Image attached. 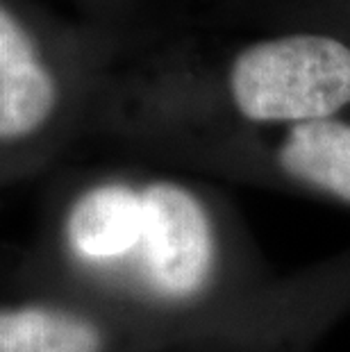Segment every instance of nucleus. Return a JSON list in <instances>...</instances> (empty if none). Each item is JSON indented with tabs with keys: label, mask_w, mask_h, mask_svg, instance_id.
<instances>
[{
	"label": "nucleus",
	"mask_w": 350,
	"mask_h": 352,
	"mask_svg": "<svg viewBox=\"0 0 350 352\" xmlns=\"http://www.w3.org/2000/svg\"><path fill=\"white\" fill-rule=\"evenodd\" d=\"M141 209L128 248L66 294L89 305L175 311L196 305L216 268V230L205 200L173 177L139 179Z\"/></svg>",
	"instance_id": "obj_1"
},
{
	"label": "nucleus",
	"mask_w": 350,
	"mask_h": 352,
	"mask_svg": "<svg viewBox=\"0 0 350 352\" xmlns=\"http://www.w3.org/2000/svg\"><path fill=\"white\" fill-rule=\"evenodd\" d=\"M266 130V155L282 175L350 205V116Z\"/></svg>",
	"instance_id": "obj_5"
},
{
	"label": "nucleus",
	"mask_w": 350,
	"mask_h": 352,
	"mask_svg": "<svg viewBox=\"0 0 350 352\" xmlns=\"http://www.w3.org/2000/svg\"><path fill=\"white\" fill-rule=\"evenodd\" d=\"M121 339L114 314L78 298H0V352H121Z\"/></svg>",
	"instance_id": "obj_4"
},
{
	"label": "nucleus",
	"mask_w": 350,
	"mask_h": 352,
	"mask_svg": "<svg viewBox=\"0 0 350 352\" xmlns=\"http://www.w3.org/2000/svg\"><path fill=\"white\" fill-rule=\"evenodd\" d=\"M221 118L243 127H285L350 111V43L307 28L241 41L207 78Z\"/></svg>",
	"instance_id": "obj_2"
},
{
	"label": "nucleus",
	"mask_w": 350,
	"mask_h": 352,
	"mask_svg": "<svg viewBox=\"0 0 350 352\" xmlns=\"http://www.w3.org/2000/svg\"><path fill=\"white\" fill-rule=\"evenodd\" d=\"M230 7L273 30H323L350 43V0H230Z\"/></svg>",
	"instance_id": "obj_6"
},
{
	"label": "nucleus",
	"mask_w": 350,
	"mask_h": 352,
	"mask_svg": "<svg viewBox=\"0 0 350 352\" xmlns=\"http://www.w3.org/2000/svg\"><path fill=\"white\" fill-rule=\"evenodd\" d=\"M69 87L48 52L0 7V184L28 168L57 132Z\"/></svg>",
	"instance_id": "obj_3"
}]
</instances>
